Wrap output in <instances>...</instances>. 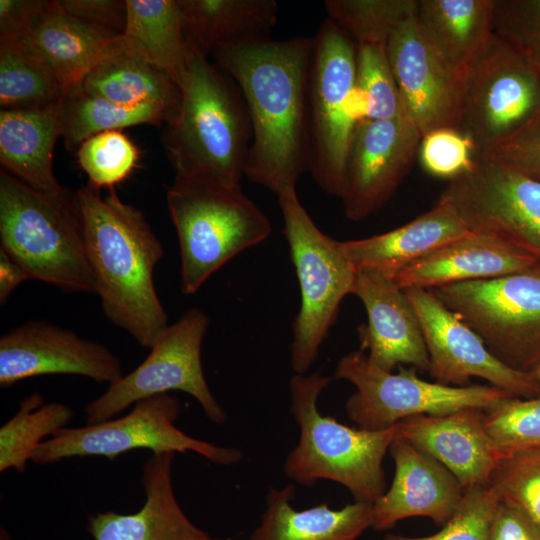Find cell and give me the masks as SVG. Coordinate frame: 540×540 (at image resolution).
I'll list each match as a JSON object with an SVG mask.
<instances>
[{"label": "cell", "mask_w": 540, "mask_h": 540, "mask_svg": "<svg viewBox=\"0 0 540 540\" xmlns=\"http://www.w3.org/2000/svg\"><path fill=\"white\" fill-rule=\"evenodd\" d=\"M139 149L121 130L105 131L83 141L77 160L91 187L109 189L124 181L137 166Z\"/></svg>", "instance_id": "cell-37"}, {"label": "cell", "mask_w": 540, "mask_h": 540, "mask_svg": "<svg viewBox=\"0 0 540 540\" xmlns=\"http://www.w3.org/2000/svg\"><path fill=\"white\" fill-rule=\"evenodd\" d=\"M484 425L502 458L540 447V395L504 399L484 411Z\"/></svg>", "instance_id": "cell-38"}, {"label": "cell", "mask_w": 540, "mask_h": 540, "mask_svg": "<svg viewBox=\"0 0 540 540\" xmlns=\"http://www.w3.org/2000/svg\"><path fill=\"white\" fill-rule=\"evenodd\" d=\"M389 452L395 474L389 489L373 503L372 528L387 530L414 516L444 526L463 500L460 482L438 460L403 438H397Z\"/></svg>", "instance_id": "cell-20"}, {"label": "cell", "mask_w": 540, "mask_h": 540, "mask_svg": "<svg viewBox=\"0 0 540 540\" xmlns=\"http://www.w3.org/2000/svg\"><path fill=\"white\" fill-rule=\"evenodd\" d=\"M71 374L109 385L122 376L119 358L105 345L45 320H30L0 338V386L27 378Z\"/></svg>", "instance_id": "cell-18"}, {"label": "cell", "mask_w": 540, "mask_h": 540, "mask_svg": "<svg viewBox=\"0 0 540 540\" xmlns=\"http://www.w3.org/2000/svg\"><path fill=\"white\" fill-rule=\"evenodd\" d=\"M352 294L367 314V324L359 327V338L369 362L389 372L403 365L428 372L423 333L405 291L380 272L359 269Z\"/></svg>", "instance_id": "cell-19"}, {"label": "cell", "mask_w": 540, "mask_h": 540, "mask_svg": "<svg viewBox=\"0 0 540 540\" xmlns=\"http://www.w3.org/2000/svg\"><path fill=\"white\" fill-rule=\"evenodd\" d=\"M0 540H13L8 530L3 526L0 528Z\"/></svg>", "instance_id": "cell-48"}, {"label": "cell", "mask_w": 540, "mask_h": 540, "mask_svg": "<svg viewBox=\"0 0 540 540\" xmlns=\"http://www.w3.org/2000/svg\"><path fill=\"white\" fill-rule=\"evenodd\" d=\"M208 326L202 310H187L165 329L142 363L86 405V424L112 419L142 399L173 390L191 395L214 424H225L227 414L212 394L202 367L201 348Z\"/></svg>", "instance_id": "cell-12"}, {"label": "cell", "mask_w": 540, "mask_h": 540, "mask_svg": "<svg viewBox=\"0 0 540 540\" xmlns=\"http://www.w3.org/2000/svg\"><path fill=\"white\" fill-rule=\"evenodd\" d=\"M422 136L404 116L361 120L349 145L341 196L346 217L361 221L393 196L408 174Z\"/></svg>", "instance_id": "cell-16"}, {"label": "cell", "mask_w": 540, "mask_h": 540, "mask_svg": "<svg viewBox=\"0 0 540 540\" xmlns=\"http://www.w3.org/2000/svg\"><path fill=\"white\" fill-rule=\"evenodd\" d=\"M181 410L180 400L168 393L142 399L122 417L58 431L35 449L31 461L49 465L89 456L114 460L136 449L151 450L152 454L194 452L221 466L234 465L243 458L237 448L199 440L177 428L175 421Z\"/></svg>", "instance_id": "cell-10"}, {"label": "cell", "mask_w": 540, "mask_h": 540, "mask_svg": "<svg viewBox=\"0 0 540 540\" xmlns=\"http://www.w3.org/2000/svg\"><path fill=\"white\" fill-rule=\"evenodd\" d=\"M506 366L540 364V263L519 273L428 289Z\"/></svg>", "instance_id": "cell-9"}, {"label": "cell", "mask_w": 540, "mask_h": 540, "mask_svg": "<svg viewBox=\"0 0 540 540\" xmlns=\"http://www.w3.org/2000/svg\"><path fill=\"white\" fill-rule=\"evenodd\" d=\"M226 76L191 45L180 105L164 135L176 175L235 183L244 175L251 123L241 93Z\"/></svg>", "instance_id": "cell-4"}, {"label": "cell", "mask_w": 540, "mask_h": 540, "mask_svg": "<svg viewBox=\"0 0 540 540\" xmlns=\"http://www.w3.org/2000/svg\"><path fill=\"white\" fill-rule=\"evenodd\" d=\"M493 32L540 71V0H494Z\"/></svg>", "instance_id": "cell-40"}, {"label": "cell", "mask_w": 540, "mask_h": 540, "mask_svg": "<svg viewBox=\"0 0 540 540\" xmlns=\"http://www.w3.org/2000/svg\"><path fill=\"white\" fill-rule=\"evenodd\" d=\"M469 232L456 208L439 198L432 209L403 226L342 244L356 270H374L391 278L402 268Z\"/></svg>", "instance_id": "cell-24"}, {"label": "cell", "mask_w": 540, "mask_h": 540, "mask_svg": "<svg viewBox=\"0 0 540 540\" xmlns=\"http://www.w3.org/2000/svg\"><path fill=\"white\" fill-rule=\"evenodd\" d=\"M46 0H1L0 36L22 38L40 16Z\"/></svg>", "instance_id": "cell-46"}, {"label": "cell", "mask_w": 540, "mask_h": 540, "mask_svg": "<svg viewBox=\"0 0 540 540\" xmlns=\"http://www.w3.org/2000/svg\"><path fill=\"white\" fill-rule=\"evenodd\" d=\"M166 200L178 237L185 295L196 293L224 264L271 234L270 220L239 183L175 175Z\"/></svg>", "instance_id": "cell-6"}, {"label": "cell", "mask_w": 540, "mask_h": 540, "mask_svg": "<svg viewBox=\"0 0 540 540\" xmlns=\"http://www.w3.org/2000/svg\"><path fill=\"white\" fill-rule=\"evenodd\" d=\"M404 291L419 320L429 356L428 372L435 382L467 386L477 377L513 397L540 395V385L530 372L514 370L495 358L483 340L431 291Z\"/></svg>", "instance_id": "cell-15"}, {"label": "cell", "mask_w": 540, "mask_h": 540, "mask_svg": "<svg viewBox=\"0 0 540 540\" xmlns=\"http://www.w3.org/2000/svg\"><path fill=\"white\" fill-rule=\"evenodd\" d=\"M77 195L102 310L139 345L151 348L169 326L153 279L163 246L143 213L123 202L114 188L102 197L87 185Z\"/></svg>", "instance_id": "cell-2"}, {"label": "cell", "mask_w": 540, "mask_h": 540, "mask_svg": "<svg viewBox=\"0 0 540 540\" xmlns=\"http://www.w3.org/2000/svg\"><path fill=\"white\" fill-rule=\"evenodd\" d=\"M113 39L69 14L59 0H53L18 40L54 71L68 93L80 84Z\"/></svg>", "instance_id": "cell-27"}, {"label": "cell", "mask_w": 540, "mask_h": 540, "mask_svg": "<svg viewBox=\"0 0 540 540\" xmlns=\"http://www.w3.org/2000/svg\"><path fill=\"white\" fill-rule=\"evenodd\" d=\"M174 117L159 105H120L76 87L62 103V137L66 148L73 151L95 134L142 124H167Z\"/></svg>", "instance_id": "cell-32"}, {"label": "cell", "mask_w": 540, "mask_h": 540, "mask_svg": "<svg viewBox=\"0 0 540 540\" xmlns=\"http://www.w3.org/2000/svg\"><path fill=\"white\" fill-rule=\"evenodd\" d=\"M77 87L120 105H159L174 115L181 101L175 82L129 50L121 36L108 44Z\"/></svg>", "instance_id": "cell-28"}, {"label": "cell", "mask_w": 540, "mask_h": 540, "mask_svg": "<svg viewBox=\"0 0 540 540\" xmlns=\"http://www.w3.org/2000/svg\"><path fill=\"white\" fill-rule=\"evenodd\" d=\"M386 49L403 116L422 137L440 128L457 129L462 79L437 52L416 16L397 27Z\"/></svg>", "instance_id": "cell-17"}, {"label": "cell", "mask_w": 540, "mask_h": 540, "mask_svg": "<svg viewBox=\"0 0 540 540\" xmlns=\"http://www.w3.org/2000/svg\"><path fill=\"white\" fill-rule=\"evenodd\" d=\"M477 157L540 181V109L512 134L483 150Z\"/></svg>", "instance_id": "cell-43"}, {"label": "cell", "mask_w": 540, "mask_h": 540, "mask_svg": "<svg viewBox=\"0 0 540 540\" xmlns=\"http://www.w3.org/2000/svg\"><path fill=\"white\" fill-rule=\"evenodd\" d=\"M124 45L179 87L191 54L177 0H126Z\"/></svg>", "instance_id": "cell-31"}, {"label": "cell", "mask_w": 540, "mask_h": 540, "mask_svg": "<svg viewBox=\"0 0 540 540\" xmlns=\"http://www.w3.org/2000/svg\"><path fill=\"white\" fill-rule=\"evenodd\" d=\"M489 540H540V527L518 508L499 501L491 521Z\"/></svg>", "instance_id": "cell-45"}, {"label": "cell", "mask_w": 540, "mask_h": 540, "mask_svg": "<svg viewBox=\"0 0 540 540\" xmlns=\"http://www.w3.org/2000/svg\"><path fill=\"white\" fill-rule=\"evenodd\" d=\"M334 378L352 383L356 391L345 404L348 418L358 428L382 430L418 415H447L462 409L486 411L506 398L507 392L487 385L447 386L419 378L416 369L398 373L371 364L358 350L343 356Z\"/></svg>", "instance_id": "cell-11"}, {"label": "cell", "mask_w": 540, "mask_h": 540, "mask_svg": "<svg viewBox=\"0 0 540 540\" xmlns=\"http://www.w3.org/2000/svg\"><path fill=\"white\" fill-rule=\"evenodd\" d=\"M356 88L368 120L403 116L399 90L386 46L356 45Z\"/></svg>", "instance_id": "cell-36"}, {"label": "cell", "mask_w": 540, "mask_h": 540, "mask_svg": "<svg viewBox=\"0 0 540 540\" xmlns=\"http://www.w3.org/2000/svg\"><path fill=\"white\" fill-rule=\"evenodd\" d=\"M62 104L41 109L0 111V162L34 189L62 188L53 171V151L62 136Z\"/></svg>", "instance_id": "cell-26"}, {"label": "cell", "mask_w": 540, "mask_h": 540, "mask_svg": "<svg viewBox=\"0 0 540 540\" xmlns=\"http://www.w3.org/2000/svg\"><path fill=\"white\" fill-rule=\"evenodd\" d=\"M175 453L152 454L142 465L145 501L131 514L98 512L88 518L94 540H230L196 526L180 506L173 487Z\"/></svg>", "instance_id": "cell-22"}, {"label": "cell", "mask_w": 540, "mask_h": 540, "mask_svg": "<svg viewBox=\"0 0 540 540\" xmlns=\"http://www.w3.org/2000/svg\"><path fill=\"white\" fill-rule=\"evenodd\" d=\"M330 382V377L320 373L292 376L290 409L300 435L284 461V474L306 487L319 480L337 482L355 501L373 504L386 491L383 460L400 437L398 425L366 430L323 415L318 399Z\"/></svg>", "instance_id": "cell-5"}, {"label": "cell", "mask_w": 540, "mask_h": 540, "mask_svg": "<svg viewBox=\"0 0 540 540\" xmlns=\"http://www.w3.org/2000/svg\"><path fill=\"white\" fill-rule=\"evenodd\" d=\"M540 109V71L493 36L462 80L457 130L477 155L512 134Z\"/></svg>", "instance_id": "cell-13"}, {"label": "cell", "mask_w": 540, "mask_h": 540, "mask_svg": "<svg viewBox=\"0 0 540 540\" xmlns=\"http://www.w3.org/2000/svg\"><path fill=\"white\" fill-rule=\"evenodd\" d=\"M494 0H418L417 20L462 80L494 36Z\"/></svg>", "instance_id": "cell-29"}, {"label": "cell", "mask_w": 540, "mask_h": 540, "mask_svg": "<svg viewBox=\"0 0 540 540\" xmlns=\"http://www.w3.org/2000/svg\"><path fill=\"white\" fill-rule=\"evenodd\" d=\"M440 198L456 208L471 231L498 238L540 262V181L476 157Z\"/></svg>", "instance_id": "cell-14"}, {"label": "cell", "mask_w": 540, "mask_h": 540, "mask_svg": "<svg viewBox=\"0 0 540 540\" xmlns=\"http://www.w3.org/2000/svg\"><path fill=\"white\" fill-rule=\"evenodd\" d=\"M487 486L540 527V447L501 458Z\"/></svg>", "instance_id": "cell-39"}, {"label": "cell", "mask_w": 540, "mask_h": 540, "mask_svg": "<svg viewBox=\"0 0 540 540\" xmlns=\"http://www.w3.org/2000/svg\"><path fill=\"white\" fill-rule=\"evenodd\" d=\"M539 263L498 238L471 231L402 268L390 279L402 290H428L519 273Z\"/></svg>", "instance_id": "cell-23"}, {"label": "cell", "mask_w": 540, "mask_h": 540, "mask_svg": "<svg viewBox=\"0 0 540 540\" xmlns=\"http://www.w3.org/2000/svg\"><path fill=\"white\" fill-rule=\"evenodd\" d=\"M72 16L112 37L123 35L127 21L126 0H59Z\"/></svg>", "instance_id": "cell-44"}, {"label": "cell", "mask_w": 540, "mask_h": 540, "mask_svg": "<svg viewBox=\"0 0 540 540\" xmlns=\"http://www.w3.org/2000/svg\"><path fill=\"white\" fill-rule=\"evenodd\" d=\"M66 90L54 71L20 40L0 36V106L4 110L61 105Z\"/></svg>", "instance_id": "cell-33"}, {"label": "cell", "mask_w": 540, "mask_h": 540, "mask_svg": "<svg viewBox=\"0 0 540 540\" xmlns=\"http://www.w3.org/2000/svg\"><path fill=\"white\" fill-rule=\"evenodd\" d=\"M309 106L308 166L325 192L341 198L349 145L365 113L356 88V45L330 18L313 38Z\"/></svg>", "instance_id": "cell-8"}, {"label": "cell", "mask_w": 540, "mask_h": 540, "mask_svg": "<svg viewBox=\"0 0 540 540\" xmlns=\"http://www.w3.org/2000/svg\"><path fill=\"white\" fill-rule=\"evenodd\" d=\"M188 42L207 57L228 44L267 39L277 22L273 0H177Z\"/></svg>", "instance_id": "cell-30"}, {"label": "cell", "mask_w": 540, "mask_h": 540, "mask_svg": "<svg viewBox=\"0 0 540 540\" xmlns=\"http://www.w3.org/2000/svg\"><path fill=\"white\" fill-rule=\"evenodd\" d=\"M400 438L434 457L464 491L487 486L502 458L484 425V411L462 409L447 415H418L397 423Z\"/></svg>", "instance_id": "cell-21"}, {"label": "cell", "mask_w": 540, "mask_h": 540, "mask_svg": "<svg viewBox=\"0 0 540 540\" xmlns=\"http://www.w3.org/2000/svg\"><path fill=\"white\" fill-rule=\"evenodd\" d=\"M498 502L488 486L477 487L465 491L457 512L439 532L424 537L388 534L381 540H489Z\"/></svg>", "instance_id": "cell-41"}, {"label": "cell", "mask_w": 540, "mask_h": 540, "mask_svg": "<svg viewBox=\"0 0 540 540\" xmlns=\"http://www.w3.org/2000/svg\"><path fill=\"white\" fill-rule=\"evenodd\" d=\"M73 409L63 403H45L38 392L19 402L18 411L0 428V472L23 473L35 449L47 437L68 427Z\"/></svg>", "instance_id": "cell-34"}, {"label": "cell", "mask_w": 540, "mask_h": 540, "mask_svg": "<svg viewBox=\"0 0 540 540\" xmlns=\"http://www.w3.org/2000/svg\"><path fill=\"white\" fill-rule=\"evenodd\" d=\"M0 242L29 279L96 293L77 191L37 190L2 169Z\"/></svg>", "instance_id": "cell-3"}, {"label": "cell", "mask_w": 540, "mask_h": 540, "mask_svg": "<svg viewBox=\"0 0 540 540\" xmlns=\"http://www.w3.org/2000/svg\"><path fill=\"white\" fill-rule=\"evenodd\" d=\"M313 39L223 45L213 55L238 85L252 130L244 175L277 196L296 190L309 165Z\"/></svg>", "instance_id": "cell-1"}, {"label": "cell", "mask_w": 540, "mask_h": 540, "mask_svg": "<svg viewBox=\"0 0 540 540\" xmlns=\"http://www.w3.org/2000/svg\"><path fill=\"white\" fill-rule=\"evenodd\" d=\"M530 373L540 385V364H538Z\"/></svg>", "instance_id": "cell-49"}, {"label": "cell", "mask_w": 540, "mask_h": 540, "mask_svg": "<svg viewBox=\"0 0 540 540\" xmlns=\"http://www.w3.org/2000/svg\"><path fill=\"white\" fill-rule=\"evenodd\" d=\"M29 279L22 267L0 249V303L4 305L12 292Z\"/></svg>", "instance_id": "cell-47"}, {"label": "cell", "mask_w": 540, "mask_h": 540, "mask_svg": "<svg viewBox=\"0 0 540 540\" xmlns=\"http://www.w3.org/2000/svg\"><path fill=\"white\" fill-rule=\"evenodd\" d=\"M419 148L424 169L433 176L449 180L469 170L477 157L473 142L455 128H440L427 133Z\"/></svg>", "instance_id": "cell-42"}, {"label": "cell", "mask_w": 540, "mask_h": 540, "mask_svg": "<svg viewBox=\"0 0 540 540\" xmlns=\"http://www.w3.org/2000/svg\"><path fill=\"white\" fill-rule=\"evenodd\" d=\"M295 487H270L260 524L249 540H357L372 528L373 504L355 501L340 509L326 503L297 510Z\"/></svg>", "instance_id": "cell-25"}, {"label": "cell", "mask_w": 540, "mask_h": 540, "mask_svg": "<svg viewBox=\"0 0 540 540\" xmlns=\"http://www.w3.org/2000/svg\"><path fill=\"white\" fill-rule=\"evenodd\" d=\"M277 198L301 297L292 324L291 367L295 374L303 375L318 357L341 302L352 294L357 270L342 241L317 227L299 201L296 190Z\"/></svg>", "instance_id": "cell-7"}, {"label": "cell", "mask_w": 540, "mask_h": 540, "mask_svg": "<svg viewBox=\"0 0 540 540\" xmlns=\"http://www.w3.org/2000/svg\"><path fill=\"white\" fill-rule=\"evenodd\" d=\"M324 6L355 45L386 46L397 27L416 16L418 0H327Z\"/></svg>", "instance_id": "cell-35"}]
</instances>
